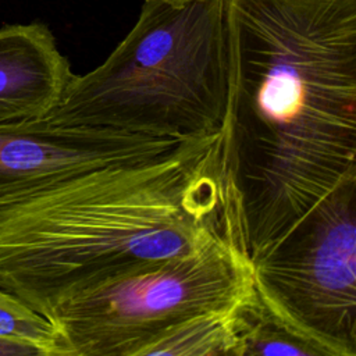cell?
<instances>
[{"label": "cell", "instance_id": "cell-1", "mask_svg": "<svg viewBox=\"0 0 356 356\" xmlns=\"http://www.w3.org/2000/svg\"><path fill=\"white\" fill-rule=\"evenodd\" d=\"M228 163L250 261L356 178V0H227Z\"/></svg>", "mask_w": 356, "mask_h": 356}, {"label": "cell", "instance_id": "cell-2", "mask_svg": "<svg viewBox=\"0 0 356 356\" xmlns=\"http://www.w3.org/2000/svg\"><path fill=\"white\" fill-rule=\"evenodd\" d=\"M222 236L245 242L227 125L160 159L1 197L0 288L46 317L95 285Z\"/></svg>", "mask_w": 356, "mask_h": 356}, {"label": "cell", "instance_id": "cell-3", "mask_svg": "<svg viewBox=\"0 0 356 356\" xmlns=\"http://www.w3.org/2000/svg\"><path fill=\"white\" fill-rule=\"evenodd\" d=\"M227 0H145L129 33L71 78L47 118L58 125L192 139L227 124Z\"/></svg>", "mask_w": 356, "mask_h": 356}, {"label": "cell", "instance_id": "cell-4", "mask_svg": "<svg viewBox=\"0 0 356 356\" xmlns=\"http://www.w3.org/2000/svg\"><path fill=\"white\" fill-rule=\"evenodd\" d=\"M253 285L252 261L239 236L95 285L51 309L58 356H138L179 321L239 300Z\"/></svg>", "mask_w": 356, "mask_h": 356}, {"label": "cell", "instance_id": "cell-5", "mask_svg": "<svg viewBox=\"0 0 356 356\" xmlns=\"http://www.w3.org/2000/svg\"><path fill=\"white\" fill-rule=\"evenodd\" d=\"M252 275L260 299L327 356H356V178L254 259Z\"/></svg>", "mask_w": 356, "mask_h": 356}, {"label": "cell", "instance_id": "cell-6", "mask_svg": "<svg viewBox=\"0 0 356 356\" xmlns=\"http://www.w3.org/2000/svg\"><path fill=\"white\" fill-rule=\"evenodd\" d=\"M192 139L58 125L47 115L0 125V199L56 177L160 159Z\"/></svg>", "mask_w": 356, "mask_h": 356}, {"label": "cell", "instance_id": "cell-7", "mask_svg": "<svg viewBox=\"0 0 356 356\" xmlns=\"http://www.w3.org/2000/svg\"><path fill=\"white\" fill-rule=\"evenodd\" d=\"M72 76L47 25L35 21L0 28V125L46 117Z\"/></svg>", "mask_w": 356, "mask_h": 356}, {"label": "cell", "instance_id": "cell-8", "mask_svg": "<svg viewBox=\"0 0 356 356\" xmlns=\"http://www.w3.org/2000/svg\"><path fill=\"white\" fill-rule=\"evenodd\" d=\"M239 300L171 325L147 342L138 356H239Z\"/></svg>", "mask_w": 356, "mask_h": 356}, {"label": "cell", "instance_id": "cell-9", "mask_svg": "<svg viewBox=\"0 0 356 356\" xmlns=\"http://www.w3.org/2000/svg\"><path fill=\"white\" fill-rule=\"evenodd\" d=\"M239 356H327L317 343L277 316L254 286L238 305Z\"/></svg>", "mask_w": 356, "mask_h": 356}, {"label": "cell", "instance_id": "cell-10", "mask_svg": "<svg viewBox=\"0 0 356 356\" xmlns=\"http://www.w3.org/2000/svg\"><path fill=\"white\" fill-rule=\"evenodd\" d=\"M0 339L33 346L42 356H58L54 325L15 295L0 288Z\"/></svg>", "mask_w": 356, "mask_h": 356}, {"label": "cell", "instance_id": "cell-11", "mask_svg": "<svg viewBox=\"0 0 356 356\" xmlns=\"http://www.w3.org/2000/svg\"><path fill=\"white\" fill-rule=\"evenodd\" d=\"M0 356H42L33 346L0 339Z\"/></svg>", "mask_w": 356, "mask_h": 356}, {"label": "cell", "instance_id": "cell-12", "mask_svg": "<svg viewBox=\"0 0 356 356\" xmlns=\"http://www.w3.org/2000/svg\"><path fill=\"white\" fill-rule=\"evenodd\" d=\"M165 1H185V0H165Z\"/></svg>", "mask_w": 356, "mask_h": 356}]
</instances>
